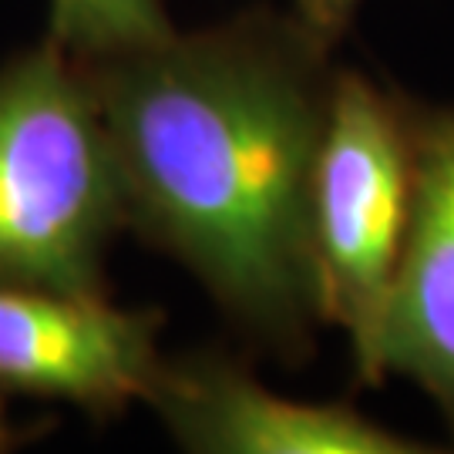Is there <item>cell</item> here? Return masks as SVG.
<instances>
[{
	"label": "cell",
	"instance_id": "6da1fadb",
	"mask_svg": "<svg viewBox=\"0 0 454 454\" xmlns=\"http://www.w3.org/2000/svg\"><path fill=\"white\" fill-rule=\"evenodd\" d=\"M333 51L293 11L249 7L82 61L129 229L179 260L229 324L283 364L313 357L326 326L309 195Z\"/></svg>",
	"mask_w": 454,
	"mask_h": 454
},
{
	"label": "cell",
	"instance_id": "7a4b0ae2",
	"mask_svg": "<svg viewBox=\"0 0 454 454\" xmlns=\"http://www.w3.org/2000/svg\"><path fill=\"white\" fill-rule=\"evenodd\" d=\"M125 229L88 71L41 37L0 65V286L108 296L105 262Z\"/></svg>",
	"mask_w": 454,
	"mask_h": 454
},
{
	"label": "cell",
	"instance_id": "3957f363",
	"mask_svg": "<svg viewBox=\"0 0 454 454\" xmlns=\"http://www.w3.org/2000/svg\"><path fill=\"white\" fill-rule=\"evenodd\" d=\"M418 101L337 67L309 195V243L326 326H340L364 387H380V340L414 202Z\"/></svg>",
	"mask_w": 454,
	"mask_h": 454
},
{
	"label": "cell",
	"instance_id": "277c9868",
	"mask_svg": "<svg viewBox=\"0 0 454 454\" xmlns=\"http://www.w3.org/2000/svg\"><path fill=\"white\" fill-rule=\"evenodd\" d=\"M159 309L108 296L0 286V387L112 421L145 394L162 364Z\"/></svg>",
	"mask_w": 454,
	"mask_h": 454
},
{
	"label": "cell",
	"instance_id": "5b68a950",
	"mask_svg": "<svg viewBox=\"0 0 454 454\" xmlns=\"http://www.w3.org/2000/svg\"><path fill=\"white\" fill-rule=\"evenodd\" d=\"M145 407L195 454H431L343 401H293L219 350L162 357Z\"/></svg>",
	"mask_w": 454,
	"mask_h": 454
},
{
	"label": "cell",
	"instance_id": "8992f818",
	"mask_svg": "<svg viewBox=\"0 0 454 454\" xmlns=\"http://www.w3.org/2000/svg\"><path fill=\"white\" fill-rule=\"evenodd\" d=\"M380 371L414 380L454 441V105L414 112V202L394 273Z\"/></svg>",
	"mask_w": 454,
	"mask_h": 454
},
{
	"label": "cell",
	"instance_id": "52a82bcc",
	"mask_svg": "<svg viewBox=\"0 0 454 454\" xmlns=\"http://www.w3.org/2000/svg\"><path fill=\"white\" fill-rule=\"evenodd\" d=\"M176 31L165 0H48V31L78 61L152 44Z\"/></svg>",
	"mask_w": 454,
	"mask_h": 454
},
{
	"label": "cell",
	"instance_id": "ba28073f",
	"mask_svg": "<svg viewBox=\"0 0 454 454\" xmlns=\"http://www.w3.org/2000/svg\"><path fill=\"white\" fill-rule=\"evenodd\" d=\"M364 0H290V11L313 34H320L326 44H340L343 34L350 31Z\"/></svg>",
	"mask_w": 454,
	"mask_h": 454
},
{
	"label": "cell",
	"instance_id": "9c48e42d",
	"mask_svg": "<svg viewBox=\"0 0 454 454\" xmlns=\"http://www.w3.org/2000/svg\"><path fill=\"white\" fill-rule=\"evenodd\" d=\"M31 438H41V427L37 424H20L11 418V394L0 387V454L4 451H14L17 444Z\"/></svg>",
	"mask_w": 454,
	"mask_h": 454
}]
</instances>
